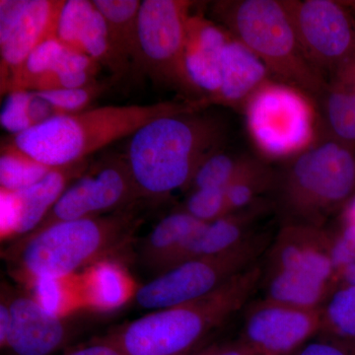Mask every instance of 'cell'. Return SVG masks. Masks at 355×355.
Here are the masks:
<instances>
[{
	"label": "cell",
	"mask_w": 355,
	"mask_h": 355,
	"mask_svg": "<svg viewBox=\"0 0 355 355\" xmlns=\"http://www.w3.org/2000/svg\"><path fill=\"white\" fill-rule=\"evenodd\" d=\"M270 80L272 77L260 58L231 35L222 58L220 89L210 106L243 112L252 96Z\"/></svg>",
	"instance_id": "cell-20"
},
{
	"label": "cell",
	"mask_w": 355,
	"mask_h": 355,
	"mask_svg": "<svg viewBox=\"0 0 355 355\" xmlns=\"http://www.w3.org/2000/svg\"><path fill=\"white\" fill-rule=\"evenodd\" d=\"M202 112L162 116L130 137L125 160L139 195L164 198L189 189L200 166L221 150L224 125Z\"/></svg>",
	"instance_id": "cell-1"
},
{
	"label": "cell",
	"mask_w": 355,
	"mask_h": 355,
	"mask_svg": "<svg viewBox=\"0 0 355 355\" xmlns=\"http://www.w3.org/2000/svg\"><path fill=\"white\" fill-rule=\"evenodd\" d=\"M8 303L11 326L4 349L13 355H53L69 340L62 317L44 311L32 296L20 294Z\"/></svg>",
	"instance_id": "cell-18"
},
{
	"label": "cell",
	"mask_w": 355,
	"mask_h": 355,
	"mask_svg": "<svg viewBox=\"0 0 355 355\" xmlns=\"http://www.w3.org/2000/svg\"><path fill=\"white\" fill-rule=\"evenodd\" d=\"M205 224L184 210L172 212L161 219L147 237L142 249L144 259L160 273L166 272Z\"/></svg>",
	"instance_id": "cell-23"
},
{
	"label": "cell",
	"mask_w": 355,
	"mask_h": 355,
	"mask_svg": "<svg viewBox=\"0 0 355 355\" xmlns=\"http://www.w3.org/2000/svg\"><path fill=\"white\" fill-rule=\"evenodd\" d=\"M342 210V222L355 226V196Z\"/></svg>",
	"instance_id": "cell-39"
},
{
	"label": "cell",
	"mask_w": 355,
	"mask_h": 355,
	"mask_svg": "<svg viewBox=\"0 0 355 355\" xmlns=\"http://www.w3.org/2000/svg\"><path fill=\"white\" fill-rule=\"evenodd\" d=\"M256 355H261V354H256Z\"/></svg>",
	"instance_id": "cell-41"
},
{
	"label": "cell",
	"mask_w": 355,
	"mask_h": 355,
	"mask_svg": "<svg viewBox=\"0 0 355 355\" xmlns=\"http://www.w3.org/2000/svg\"><path fill=\"white\" fill-rule=\"evenodd\" d=\"M231 34L202 14H191L187 24L184 67L200 99L210 106L221 85L222 58Z\"/></svg>",
	"instance_id": "cell-17"
},
{
	"label": "cell",
	"mask_w": 355,
	"mask_h": 355,
	"mask_svg": "<svg viewBox=\"0 0 355 355\" xmlns=\"http://www.w3.org/2000/svg\"><path fill=\"white\" fill-rule=\"evenodd\" d=\"M338 286H355V261L338 272Z\"/></svg>",
	"instance_id": "cell-38"
},
{
	"label": "cell",
	"mask_w": 355,
	"mask_h": 355,
	"mask_svg": "<svg viewBox=\"0 0 355 355\" xmlns=\"http://www.w3.org/2000/svg\"><path fill=\"white\" fill-rule=\"evenodd\" d=\"M268 258L266 297L320 309L338 286L328 229L284 224Z\"/></svg>",
	"instance_id": "cell-7"
},
{
	"label": "cell",
	"mask_w": 355,
	"mask_h": 355,
	"mask_svg": "<svg viewBox=\"0 0 355 355\" xmlns=\"http://www.w3.org/2000/svg\"><path fill=\"white\" fill-rule=\"evenodd\" d=\"M320 330V309L265 297L248 304L240 340L254 354L291 355L302 349Z\"/></svg>",
	"instance_id": "cell-12"
},
{
	"label": "cell",
	"mask_w": 355,
	"mask_h": 355,
	"mask_svg": "<svg viewBox=\"0 0 355 355\" xmlns=\"http://www.w3.org/2000/svg\"><path fill=\"white\" fill-rule=\"evenodd\" d=\"M100 65L69 48L57 37L40 44L13 72L1 94L14 91L58 90L83 87L97 83Z\"/></svg>",
	"instance_id": "cell-15"
},
{
	"label": "cell",
	"mask_w": 355,
	"mask_h": 355,
	"mask_svg": "<svg viewBox=\"0 0 355 355\" xmlns=\"http://www.w3.org/2000/svg\"><path fill=\"white\" fill-rule=\"evenodd\" d=\"M320 313V338L355 347V286H336Z\"/></svg>",
	"instance_id": "cell-27"
},
{
	"label": "cell",
	"mask_w": 355,
	"mask_h": 355,
	"mask_svg": "<svg viewBox=\"0 0 355 355\" xmlns=\"http://www.w3.org/2000/svg\"><path fill=\"white\" fill-rule=\"evenodd\" d=\"M205 108L202 100L99 107L55 116L15 135L12 142L43 164L64 167L87 160L90 154L113 142L132 137L159 118Z\"/></svg>",
	"instance_id": "cell-3"
},
{
	"label": "cell",
	"mask_w": 355,
	"mask_h": 355,
	"mask_svg": "<svg viewBox=\"0 0 355 355\" xmlns=\"http://www.w3.org/2000/svg\"><path fill=\"white\" fill-rule=\"evenodd\" d=\"M263 277L254 265L220 288L184 304L151 311L107 336L125 355H189L248 305Z\"/></svg>",
	"instance_id": "cell-2"
},
{
	"label": "cell",
	"mask_w": 355,
	"mask_h": 355,
	"mask_svg": "<svg viewBox=\"0 0 355 355\" xmlns=\"http://www.w3.org/2000/svg\"><path fill=\"white\" fill-rule=\"evenodd\" d=\"M211 14L260 58L273 80L297 89L319 106L328 79L306 57L282 0H222L212 4Z\"/></svg>",
	"instance_id": "cell-5"
},
{
	"label": "cell",
	"mask_w": 355,
	"mask_h": 355,
	"mask_svg": "<svg viewBox=\"0 0 355 355\" xmlns=\"http://www.w3.org/2000/svg\"><path fill=\"white\" fill-rule=\"evenodd\" d=\"M108 26L114 48L128 64L139 69L140 0H93Z\"/></svg>",
	"instance_id": "cell-24"
},
{
	"label": "cell",
	"mask_w": 355,
	"mask_h": 355,
	"mask_svg": "<svg viewBox=\"0 0 355 355\" xmlns=\"http://www.w3.org/2000/svg\"><path fill=\"white\" fill-rule=\"evenodd\" d=\"M108 89L107 83H95L83 87L58 89L38 92L57 110L60 116L79 113L87 110L98 96Z\"/></svg>",
	"instance_id": "cell-31"
},
{
	"label": "cell",
	"mask_w": 355,
	"mask_h": 355,
	"mask_svg": "<svg viewBox=\"0 0 355 355\" xmlns=\"http://www.w3.org/2000/svg\"><path fill=\"white\" fill-rule=\"evenodd\" d=\"M55 168L43 164L13 142L1 146L0 190L17 191L38 183Z\"/></svg>",
	"instance_id": "cell-28"
},
{
	"label": "cell",
	"mask_w": 355,
	"mask_h": 355,
	"mask_svg": "<svg viewBox=\"0 0 355 355\" xmlns=\"http://www.w3.org/2000/svg\"><path fill=\"white\" fill-rule=\"evenodd\" d=\"M272 191L284 224L324 228L355 196V148L320 139L277 173Z\"/></svg>",
	"instance_id": "cell-6"
},
{
	"label": "cell",
	"mask_w": 355,
	"mask_h": 355,
	"mask_svg": "<svg viewBox=\"0 0 355 355\" xmlns=\"http://www.w3.org/2000/svg\"><path fill=\"white\" fill-rule=\"evenodd\" d=\"M319 108L321 139H336L355 148V55L329 76Z\"/></svg>",
	"instance_id": "cell-21"
},
{
	"label": "cell",
	"mask_w": 355,
	"mask_h": 355,
	"mask_svg": "<svg viewBox=\"0 0 355 355\" xmlns=\"http://www.w3.org/2000/svg\"><path fill=\"white\" fill-rule=\"evenodd\" d=\"M297 355H355V347L320 338L299 350Z\"/></svg>",
	"instance_id": "cell-34"
},
{
	"label": "cell",
	"mask_w": 355,
	"mask_h": 355,
	"mask_svg": "<svg viewBox=\"0 0 355 355\" xmlns=\"http://www.w3.org/2000/svg\"><path fill=\"white\" fill-rule=\"evenodd\" d=\"M135 224L132 216L116 214L60 221L19 238L4 257L20 279H67L105 260L130 239Z\"/></svg>",
	"instance_id": "cell-4"
},
{
	"label": "cell",
	"mask_w": 355,
	"mask_h": 355,
	"mask_svg": "<svg viewBox=\"0 0 355 355\" xmlns=\"http://www.w3.org/2000/svg\"><path fill=\"white\" fill-rule=\"evenodd\" d=\"M189 355H256L241 340L202 347Z\"/></svg>",
	"instance_id": "cell-36"
},
{
	"label": "cell",
	"mask_w": 355,
	"mask_h": 355,
	"mask_svg": "<svg viewBox=\"0 0 355 355\" xmlns=\"http://www.w3.org/2000/svg\"><path fill=\"white\" fill-rule=\"evenodd\" d=\"M132 291V282L123 266L107 259L89 266L83 280L84 300L99 310L121 307L130 297Z\"/></svg>",
	"instance_id": "cell-25"
},
{
	"label": "cell",
	"mask_w": 355,
	"mask_h": 355,
	"mask_svg": "<svg viewBox=\"0 0 355 355\" xmlns=\"http://www.w3.org/2000/svg\"><path fill=\"white\" fill-rule=\"evenodd\" d=\"M11 326L10 308H9L8 301H2L0 304V345L3 349L6 345L7 336Z\"/></svg>",
	"instance_id": "cell-37"
},
{
	"label": "cell",
	"mask_w": 355,
	"mask_h": 355,
	"mask_svg": "<svg viewBox=\"0 0 355 355\" xmlns=\"http://www.w3.org/2000/svg\"><path fill=\"white\" fill-rule=\"evenodd\" d=\"M57 38L62 43L105 67L121 78L130 65L114 48L108 26L94 2L67 0L60 19Z\"/></svg>",
	"instance_id": "cell-16"
},
{
	"label": "cell",
	"mask_w": 355,
	"mask_h": 355,
	"mask_svg": "<svg viewBox=\"0 0 355 355\" xmlns=\"http://www.w3.org/2000/svg\"><path fill=\"white\" fill-rule=\"evenodd\" d=\"M60 116L57 110L38 92L14 91L6 94L0 114V123L14 137Z\"/></svg>",
	"instance_id": "cell-26"
},
{
	"label": "cell",
	"mask_w": 355,
	"mask_h": 355,
	"mask_svg": "<svg viewBox=\"0 0 355 355\" xmlns=\"http://www.w3.org/2000/svg\"><path fill=\"white\" fill-rule=\"evenodd\" d=\"M253 159L217 151L200 166L189 189L191 191L198 189H221L225 191L229 184L251 164Z\"/></svg>",
	"instance_id": "cell-30"
},
{
	"label": "cell",
	"mask_w": 355,
	"mask_h": 355,
	"mask_svg": "<svg viewBox=\"0 0 355 355\" xmlns=\"http://www.w3.org/2000/svg\"><path fill=\"white\" fill-rule=\"evenodd\" d=\"M87 168V160L55 168L38 183L24 190L11 191L18 214L15 237L19 239L38 228L69 184L83 176Z\"/></svg>",
	"instance_id": "cell-22"
},
{
	"label": "cell",
	"mask_w": 355,
	"mask_h": 355,
	"mask_svg": "<svg viewBox=\"0 0 355 355\" xmlns=\"http://www.w3.org/2000/svg\"><path fill=\"white\" fill-rule=\"evenodd\" d=\"M277 173L266 163L253 159L234 181L225 189L231 211L244 209L258 200L261 193L272 191Z\"/></svg>",
	"instance_id": "cell-29"
},
{
	"label": "cell",
	"mask_w": 355,
	"mask_h": 355,
	"mask_svg": "<svg viewBox=\"0 0 355 355\" xmlns=\"http://www.w3.org/2000/svg\"><path fill=\"white\" fill-rule=\"evenodd\" d=\"M196 2L144 0L139 13V70L154 83L202 100L184 67L187 24Z\"/></svg>",
	"instance_id": "cell-10"
},
{
	"label": "cell",
	"mask_w": 355,
	"mask_h": 355,
	"mask_svg": "<svg viewBox=\"0 0 355 355\" xmlns=\"http://www.w3.org/2000/svg\"><path fill=\"white\" fill-rule=\"evenodd\" d=\"M270 209V203L259 198L244 209L235 210L216 221L205 223L184 246L173 266L191 259L225 253L240 246L254 235V224Z\"/></svg>",
	"instance_id": "cell-19"
},
{
	"label": "cell",
	"mask_w": 355,
	"mask_h": 355,
	"mask_svg": "<svg viewBox=\"0 0 355 355\" xmlns=\"http://www.w3.org/2000/svg\"><path fill=\"white\" fill-rule=\"evenodd\" d=\"M282 3L306 57L324 76L355 55L354 11L342 0H282Z\"/></svg>",
	"instance_id": "cell-11"
},
{
	"label": "cell",
	"mask_w": 355,
	"mask_h": 355,
	"mask_svg": "<svg viewBox=\"0 0 355 355\" xmlns=\"http://www.w3.org/2000/svg\"><path fill=\"white\" fill-rule=\"evenodd\" d=\"M343 4L349 7L354 12H355V0H342Z\"/></svg>",
	"instance_id": "cell-40"
},
{
	"label": "cell",
	"mask_w": 355,
	"mask_h": 355,
	"mask_svg": "<svg viewBox=\"0 0 355 355\" xmlns=\"http://www.w3.org/2000/svg\"><path fill=\"white\" fill-rule=\"evenodd\" d=\"M139 196L127 160L106 161L72 182L36 229L60 221L101 216Z\"/></svg>",
	"instance_id": "cell-13"
},
{
	"label": "cell",
	"mask_w": 355,
	"mask_h": 355,
	"mask_svg": "<svg viewBox=\"0 0 355 355\" xmlns=\"http://www.w3.org/2000/svg\"><path fill=\"white\" fill-rule=\"evenodd\" d=\"M268 243V236L265 233L254 234L225 253L191 259L173 266L137 289V305L146 310L156 311L205 297L257 265Z\"/></svg>",
	"instance_id": "cell-9"
},
{
	"label": "cell",
	"mask_w": 355,
	"mask_h": 355,
	"mask_svg": "<svg viewBox=\"0 0 355 355\" xmlns=\"http://www.w3.org/2000/svg\"><path fill=\"white\" fill-rule=\"evenodd\" d=\"M64 279L44 277L29 282L32 297L44 311L55 316L62 317L69 308V292Z\"/></svg>",
	"instance_id": "cell-33"
},
{
	"label": "cell",
	"mask_w": 355,
	"mask_h": 355,
	"mask_svg": "<svg viewBox=\"0 0 355 355\" xmlns=\"http://www.w3.org/2000/svg\"><path fill=\"white\" fill-rule=\"evenodd\" d=\"M62 355H125L118 347L106 338H100L88 345L72 347Z\"/></svg>",
	"instance_id": "cell-35"
},
{
	"label": "cell",
	"mask_w": 355,
	"mask_h": 355,
	"mask_svg": "<svg viewBox=\"0 0 355 355\" xmlns=\"http://www.w3.org/2000/svg\"><path fill=\"white\" fill-rule=\"evenodd\" d=\"M67 0L0 1V83L3 88L37 48L57 37L58 19Z\"/></svg>",
	"instance_id": "cell-14"
},
{
	"label": "cell",
	"mask_w": 355,
	"mask_h": 355,
	"mask_svg": "<svg viewBox=\"0 0 355 355\" xmlns=\"http://www.w3.org/2000/svg\"><path fill=\"white\" fill-rule=\"evenodd\" d=\"M250 139L270 160H292L321 139L319 106L297 89L270 80L243 110Z\"/></svg>",
	"instance_id": "cell-8"
},
{
	"label": "cell",
	"mask_w": 355,
	"mask_h": 355,
	"mask_svg": "<svg viewBox=\"0 0 355 355\" xmlns=\"http://www.w3.org/2000/svg\"><path fill=\"white\" fill-rule=\"evenodd\" d=\"M182 210L203 223L216 221L232 212L229 207L225 191L221 189L191 191L190 195L184 200Z\"/></svg>",
	"instance_id": "cell-32"
}]
</instances>
